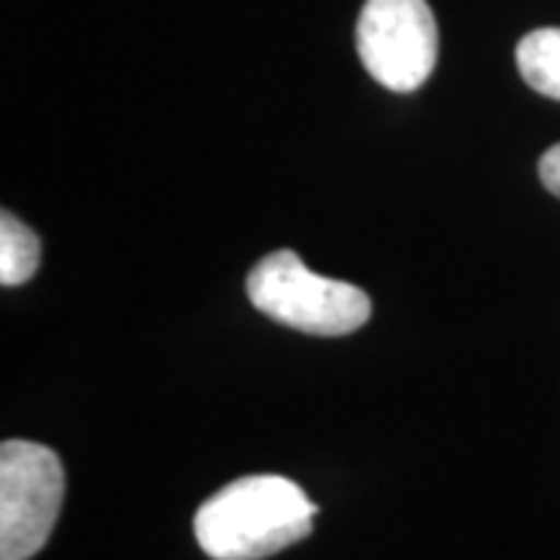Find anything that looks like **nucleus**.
<instances>
[{"mask_svg":"<svg viewBox=\"0 0 560 560\" xmlns=\"http://www.w3.org/2000/svg\"><path fill=\"white\" fill-rule=\"evenodd\" d=\"M40 265V241L38 234L16 219L13 212L0 215V283L3 287H20Z\"/></svg>","mask_w":560,"mask_h":560,"instance_id":"423d86ee","label":"nucleus"},{"mask_svg":"<svg viewBox=\"0 0 560 560\" xmlns=\"http://www.w3.org/2000/svg\"><path fill=\"white\" fill-rule=\"evenodd\" d=\"M355 44L371 79L386 91H418L440 60V28L427 0H368Z\"/></svg>","mask_w":560,"mask_h":560,"instance_id":"20e7f679","label":"nucleus"},{"mask_svg":"<svg viewBox=\"0 0 560 560\" xmlns=\"http://www.w3.org/2000/svg\"><path fill=\"white\" fill-rule=\"evenodd\" d=\"M246 296L261 315L315 337H346L371 318L361 287L315 275L293 249L265 256L246 278Z\"/></svg>","mask_w":560,"mask_h":560,"instance_id":"f03ea898","label":"nucleus"},{"mask_svg":"<svg viewBox=\"0 0 560 560\" xmlns=\"http://www.w3.org/2000/svg\"><path fill=\"white\" fill-rule=\"evenodd\" d=\"M66 495L62 460L40 442L0 445V560H28L47 545Z\"/></svg>","mask_w":560,"mask_h":560,"instance_id":"7ed1b4c3","label":"nucleus"},{"mask_svg":"<svg viewBox=\"0 0 560 560\" xmlns=\"http://www.w3.org/2000/svg\"><path fill=\"white\" fill-rule=\"evenodd\" d=\"M517 69L536 94L560 101V28L529 32L517 44Z\"/></svg>","mask_w":560,"mask_h":560,"instance_id":"39448f33","label":"nucleus"},{"mask_svg":"<svg viewBox=\"0 0 560 560\" xmlns=\"http://www.w3.org/2000/svg\"><path fill=\"white\" fill-rule=\"evenodd\" d=\"M539 178L560 200V143L551 147V150H545V156L539 160Z\"/></svg>","mask_w":560,"mask_h":560,"instance_id":"0eeeda50","label":"nucleus"},{"mask_svg":"<svg viewBox=\"0 0 560 560\" xmlns=\"http://www.w3.org/2000/svg\"><path fill=\"white\" fill-rule=\"evenodd\" d=\"M318 508L287 477L259 474L228 482L202 501L194 533L212 560H261L312 536Z\"/></svg>","mask_w":560,"mask_h":560,"instance_id":"f257e3e1","label":"nucleus"}]
</instances>
